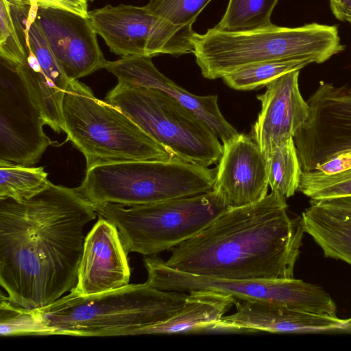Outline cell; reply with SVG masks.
I'll return each instance as SVG.
<instances>
[{"instance_id":"cell-14","label":"cell","mask_w":351,"mask_h":351,"mask_svg":"<svg viewBox=\"0 0 351 351\" xmlns=\"http://www.w3.org/2000/svg\"><path fill=\"white\" fill-rule=\"evenodd\" d=\"M35 21L71 81L104 69L107 60L88 17L65 10L38 7Z\"/></svg>"},{"instance_id":"cell-22","label":"cell","mask_w":351,"mask_h":351,"mask_svg":"<svg viewBox=\"0 0 351 351\" xmlns=\"http://www.w3.org/2000/svg\"><path fill=\"white\" fill-rule=\"evenodd\" d=\"M265 158L271 191L286 198L293 196L302 173L293 138L275 147Z\"/></svg>"},{"instance_id":"cell-10","label":"cell","mask_w":351,"mask_h":351,"mask_svg":"<svg viewBox=\"0 0 351 351\" xmlns=\"http://www.w3.org/2000/svg\"><path fill=\"white\" fill-rule=\"evenodd\" d=\"M96 33L121 57L193 53V28L176 25L154 14L147 5H106L89 11Z\"/></svg>"},{"instance_id":"cell-21","label":"cell","mask_w":351,"mask_h":351,"mask_svg":"<svg viewBox=\"0 0 351 351\" xmlns=\"http://www.w3.org/2000/svg\"><path fill=\"white\" fill-rule=\"evenodd\" d=\"M302 218L305 232L326 257L351 265V220L332 215L311 202Z\"/></svg>"},{"instance_id":"cell-20","label":"cell","mask_w":351,"mask_h":351,"mask_svg":"<svg viewBox=\"0 0 351 351\" xmlns=\"http://www.w3.org/2000/svg\"><path fill=\"white\" fill-rule=\"evenodd\" d=\"M232 296L211 290L189 292L182 306L169 319L138 330L136 335L206 332L234 305Z\"/></svg>"},{"instance_id":"cell-15","label":"cell","mask_w":351,"mask_h":351,"mask_svg":"<svg viewBox=\"0 0 351 351\" xmlns=\"http://www.w3.org/2000/svg\"><path fill=\"white\" fill-rule=\"evenodd\" d=\"M99 217L84 240L73 288L80 295L104 293L129 285L128 253L119 230L111 221Z\"/></svg>"},{"instance_id":"cell-25","label":"cell","mask_w":351,"mask_h":351,"mask_svg":"<svg viewBox=\"0 0 351 351\" xmlns=\"http://www.w3.org/2000/svg\"><path fill=\"white\" fill-rule=\"evenodd\" d=\"M279 0H229L214 28L226 32L251 30L272 24L271 16Z\"/></svg>"},{"instance_id":"cell-9","label":"cell","mask_w":351,"mask_h":351,"mask_svg":"<svg viewBox=\"0 0 351 351\" xmlns=\"http://www.w3.org/2000/svg\"><path fill=\"white\" fill-rule=\"evenodd\" d=\"M149 285L161 290L189 292L211 290L229 295L235 300L274 302L310 313L336 316V305L318 285L302 280L226 279L199 276L168 267L156 256L144 259Z\"/></svg>"},{"instance_id":"cell-30","label":"cell","mask_w":351,"mask_h":351,"mask_svg":"<svg viewBox=\"0 0 351 351\" xmlns=\"http://www.w3.org/2000/svg\"><path fill=\"white\" fill-rule=\"evenodd\" d=\"M38 7L65 10L88 17V2L86 0H33Z\"/></svg>"},{"instance_id":"cell-3","label":"cell","mask_w":351,"mask_h":351,"mask_svg":"<svg viewBox=\"0 0 351 351\" xmlns=\"http://www.w3.org/2000/svg\"><path fill=\"white\" fill-rule=\"evenodd\" d=\"M187 295L158 289L146 282L88 295L73 289L50 305L32 309L36 335H134L172 317Z\"/></svg>"},{"instance_id":"cell-11","label":"cell","mask_w":351,"mask_h":351,"mask_svg":"<svg viewBox=\"0 0 351 351\" xmlns=\"http://www.w3.org/2000/svg\"><path fill=\"white\" fill-rule=\"evenodd\" d=\"M306 101L308 117L293 137L302 172L351 152V88L320 82Z\"/></svg>"},{"instance_id":"cell-33","label":"cell","mask_w":351,"mask_h":351,"mask_svg":"<svg viewBox=\"0 0 351 351\" xmlns=\"http://www.w3.org/2000/svg\"><path fill=\"white\" fill-rule=\"evenodd\" d=\"M87 2H93L94 0H86Z\"/></svg>"},{"instance_id":"cell-19","label":"cell","mask_w":351,"mask_h":351,"mask_svg":"<svg viewBox=\"0 0 351 351\" xmlns=\"http://www.w3.org/2000/svg\"><path fill=\"white\" fill-rule=\"evenodd\" d=\"M104 69L117 77L118 82L154 88L175 99L202 119L223 143L239 135L221 112L216 95L199 96L189 93L159 71L152 57H121L106 61Z\"/></svg>"},{"instance_id":"cell-16","label":"cell","mask_w":351,"mask_h":351,"mask_svg":"<svg viewBox=\"0 0 351 351\" xmlns=\"http://www.w3.org/2000/svg\"><path fill=\"white\" fill-rule=\"evenodd\" d=\"M213 188L229 208L252 204L268 191L267 160L258 145L247 135L239 134L223 143Z\"/></svg>"},{"instance_id":"cell-23","label":"cell","mask_w":351,"mask_h":351,"mask_svg":"<svg viewBox=\"0 0 351 351\" xmlns=\"http://www.w3.org/2000/svg\"><path fill=\"white\" fill-rule=\"evenodd\" d=\"M47 176L43 167L0 161V198L29 199L50 185Z\"/></svg>"},{"instance_id":"cell-31","label":"cell","mask_w":351,"mask_h":351,"mask_svg":"<svg viewBox=\"0 0 351 351\" xmlns=\"http://www.w3.org/2000/svg\"><path fill=\"white\" fill-rule=\"evenodd\" d=\"M351 168V152L341 154L319 165L315 170L333 173Z\"/></svg>"},{"instance_id":"cell-26","label":"cell","mask_w":351,"mask_h":351,"mask_svg":"<svg viewBox=\"0 0 351 351\" xmlns=\"http://www.w3.org/2000/svg\"><path fill=\"white\" fill-rule=\"evenodd\" d=\"M298 190L314 200L351 196V168L329 174L302 172Z\"/></svg>"},{"instance_id":"cell-6","label":"cell","mask_w":351,"mask_h":351,"mask_svg":"<svg viewBox=\"0 0 351 351\" xmlns=\"http://www.w3.org/2000/svg\"><path fill=\"white\" fill-rule=\"evenodd\" d=\"M217 167L174 157L100 165L86 171L77 190L96 208L107 203L152 204L213 190Z\"/></svg>"},{"instance_id":"cell-4","label":"cell","mask_w":351,"mask_h":351,"mask_svg":"<svg viewBox=\"0 0 351 351\" xmlns=\"http://www.w3.org/2000/svg\"><path fill=\"white\" fill-rule=\"evenodd\" d=\"M193 44L202 75L210 80L265 61L306 59L321 64L345 49L336 25L317 23L293 27L272 23L240 32L213 27L195 32Z\"/></svg>"},{"instance_id":"cell-29","label":"cell","mask_w":351,"mask_h":351,"mask_svg":"<svg viewBox=\"0 0 351 351\" xmlns=\"http://www.w3.org/2000/svg\"><path fill=\"white\" fill-rule=\"evenodd\" d=\"M310 202L332 215L351 220V196L311 199Z\"/></svg>"},{"instance_id":"cell-13","label":"cell","mask_w":351,"mask_h":351,"mask_svg":"<svg viewBox=\"0 0 351 351\" xmlns=\"http://www.w3.org/2000/svg\"><path fill=\"white\" fill-rule=\"evenodd\" d=\"M42 113L15 66L1 59L0 161L33 166L52 142Z\"/></svg>"},{"instance_id":"cell-1","label":"cell","mask_w":351,"mask_h":351,"mask_svg":"<svg viewBox=\"0 0 351 351\" xmlns=\"http://www.w3.org/2000/svg\"><path fill=\"white\" fill-rule=\"evenodd\" d=\"M77 190L52 183L32 198H0V285L7 300L40 309L73 289L84 228L97 217Z\"/></svg>"},{"instance_id":"cell-12","label":"cell","mask_w":351,"mask_h":351,"mask_svg":"<svg viewBox=\"0 0 351 351\" xmlns=\"http://www.w3.org/2000/svg\"><path fill=\"white\" fill-rule=\"evenodd\" d=\"M36 9H15L13 17L25 56L15 69L32 100L40 110L45 124L56 132H64L62 103L71 83L56 60L35 21Z\"/></svg>"},{"instance_id":"cell-24","label":"cell","mask_w":351,"mask_h":351,"mask_svg":"<svg viewBox=\"0 0 351 351\" xmlns=\"http://www.w3.org/2000/svg\"><path fill=\"white\" fill-rule=\"evenodd\" d=\"M313 63L306 59L271 60L249 64L228 73L222 80L229 87L239 90L256 89L281 75L302 69Z\"/></svg>"},{"instance_id":"cell-27","label":"cell","mask_w":351,"mask_h":351,"mask_svg":"<svg viewBox=\"0 0 351 351\" xmlns=\"http://www.w3.org/2000/svg\"><path fill=\"white\" fill-rule=\"evenodd\" d=\"M212 0H149L147 4L157 16L171 23L192 28L199 14Z\"/></svg>"},{"instance_id":"cell-17","label":"cell","mask_w":351,"mask_h":351,"mask_svg":"<svg viewBox=\"0 0 351 351\" xmlns=\"http://www.w3.org/2000/svg\"><path fill=\"white\" fill-rule=\"evenodd\" d=\"M236 312L217 323L232 332H341L351 331V317L310 313L274 302L235 300Z\"/></svg>"},{"instance_id":"cell-5","label":"cell","mask_w":351,"mask_h":351,"mask_svg":"<svg viewBox=\"0 0 351 351\" xmlns=\"http://www.w3.org/2000/svg\"><path fill=\"white\" fill-rule=\"evenodd\" d=\"M67 141L83 154L86 170L109 164L166 160L176 157L114 106L97 99L84 83L73 80L64 96Z\"/></svg>"},{"instance_id":"cell-8","label":"cell","mask_w":351,"mask_h":351,"mask_svg":"<svg viewBox=\"0 0 351 351\" xmlns=\"http://www.w3.org/2000/svg\"><path fill=\"white\" fill-rule=\"evenodd\" d=\"M106 101L177 158L208 167L221 156L223 145L210 128L193 112L156 89L118 82L107 93Z\"/></svg>"},{"instance_id":"cell-7","label":"cell","mask_w":351,"mask_h":351,"mask_svg":"<svg viewBox=\"0 0 351 351\" xmlns=\"http://www.w3.org/2000/svg\"><path fill=\"white\" fill-rule=\"evenodd\" d=\"M228 208L214 190L147 204L107 203L95 208L99 216L117 226L128 253L146 256L171 250Z\"/></svg>"},{"instance_id":"cell-32","label":"cell","mask_w":351,"mask_h":351,"mask_svg":"<svg viewBox=\"0 0 351 351\" xmlns=\"http://www.w3.org/2000/svg\"><path fill=\"white\" fill-rule=\"evenodd\" d=\"M329 3L337 19L351 24V0H329Z\"/></svg>"},{"instance_id":"cell-28","label":"cell","mask_w":351,"mask_h":351,"mask_svg":"<svg viewBox=\"0 0 351 351\" xmlns=\"http://www.w3.org/2000/svg\"><path fill=\"white\" fill-rule=\"evenodd\" d=\"M25 56L20 34L14 22L11 7L6 0H0V56L16 66Z\"/></svg>"},{"instance_id":"cell-18","label":"cell","mask_w":351,"mask_h":351,"mask_svg":"<svg viewBox=\"0 0 351 351\" xmlns=\"http://www.w3.org/2000/svg\"><path fill=\"white\" fill-rule=\"evenodd\" d=\"M299 73L297 70L281 75L257 95L261 110L252 126V138L265 157L275 147L293 138L307 121L309 106L299 88Z\"/></svg>"},{"instance_id":"cell-2","label":"cell","mask_w":351,"mask_h":351,"mask_svg":"<svg viewBox=\"0 0 351 351\" xmlns=\"http://www.w3.org/2000/svg\"><path fill=\"white\" fill-rule=\"evenodd\" d=\"M286 199L271 191L259 202L227 209L172 248L165 264L220 278H293L305 231L302 216H289Z\"/></svg>"}]
</instances>
